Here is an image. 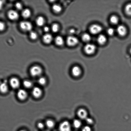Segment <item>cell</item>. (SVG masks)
I'll return each instance as SVG.
<instances>
[{
	"mask_svg": "<svg viewBox=\"0 0 131 131\" xmlns=\"http://www.w3.org/2000/svg\"><path fill=\"white\" fill-rule=\"evenodd\" d=\"M73 125L75 128H79L81 126V122L79 120L76 119V120H74L73 122Z\"/></svg>",
	"mask_w": 131,
	"mask_h": 131,
	"instance_id": "cell-26",
	"label": "cell"
},
{
	"mask_svg": "<svg viewBox=\"0 0 131 131\" xmlns=\"http://www.w3.org/2000/svg\"><path fill=\"white\" fill-rule=\"evenodd\" d=\"M72 73L74 76L78 77L82 73V70L79 67L75 66L72 69Z\"/></svg>",
	"mask_w": 131,
	"mask_h": 131,
	"instance_id": "cell-13",
	"label": "cell"
},
{
	"mask_svg": "<svg viewBox=\"0 0 131 131\" xmlns=\"http://www.w3.org/2000/svg\"><path fill=\"white\" fill-rule=\"evenodd\" d=\"M110 21L113 24H117L119 22L118 18L115 15H113L110 18Z\"/></svg>",
	"mask_w": 131,
	"mask_h": 131,
	"instance_id": "cell-23",
	"label": "cell"
},
{
	"mask_svg": "<svg viewBox=\"0 0 131 131\" xmlns=\"http://www.w3.org/2000/svg\"><path fill=\"white\" fill-rule=\"evenodd\" d=\"M79 42L78 38L72 36L68 37L66 39V43L70 47H74Z\"/></svg>",
	"mask_w": 131,
	"mask_h": 131,
	"instance_id": "cell-4",
	"label": "cell"
},
{
	"mask_svg": "<svg viewBox=\"0 0 131 131\" xmlns=\"http://www.w3.org/2000/svg\"><path fill=\"white\" fill-rule=\"evenodd\" d=\"M31 13L30 10L28 9H25L23 10L22 12V16L25 18H28L30 17Z\"/></svg>",
	"mask_w": 131,
	"mask_h": 131,
	"instance_id": "cell-19",
	"label": "cell"
},
{
	"mask_svg": "<svg viewBox=\"0 0 131 131\" xmlns=\"http://www.w3.org/2000/svg\"><path fill=\"white\" fill-rule=\"evenodd\" d=\"M7 16L10 20H15L18 19L19 15L17 12L12 10H9L8 12Z\"/></svg>",
	"mask_w": 131,
	"mask_h": 131,
	"instance_id": "cell-7",
	"label": "cell"
},
{
	"mask_svg": "<svg viewBox=\"0 0 131 131\" xmlns=\"http://www.w3.org/2000/svg\"><path fill=\"white\" fill-rule=\"evenodd\" d=\"M45 124L47 128L49 129H52L55 126V123L53 121L49 119L46 121Z\"/></svg>",
	"mask_w": 131,
	"mask_h": 131,
	"instance_id": "cell-21",
	"label": "cell"
},
{
	"mask_svg": "<svg viewBox=\"0 0 131 131\" xmlns=\"http://www.w3.org/2000/svg\"><path fill=\"white\" fill-rule=\"evenodd\" d=\"M29 72L32 76L34 77H39L42 74V69L38 66H34L30 68Z\"/></svg>",
	"mask_w": 131,
	"mask_h": 131,
	"instance_id": "cell-1",
	"label": "cell"
},
{
	"mask_svg": "<svg viewBox=\"0 0 131 131\" xmlns=\"http://www.w3.org/2000/svg\"><path fill=\"white\" fill-rule=\"evenodd\" d=\"M53 39V38L52 35L48 33L44 35L43 37V42L46 44L51 43L52 42Z\"/></svg>",
	"mask_w": 131,
	"mask_h": 131,
	"instance_id": "cell-15",
	"label": "cell"
},
{
	"mask_svg": "<svg viewBox=\"0 0 131 131\" xmlns=\"http://www.w3.org/2000/svg\"><path fill=\"white\" fill-rule=\"evenodd\" d=\"M130 53L131 54V48L130 49Z\"/></svg>",
	"mask_w": 131,
	"mask_h": 131,
	"instance_id": "cell-40",
	"label": "cell"
},
{
	"mask_svg": "<svg viewBox=\"0 0 131 131\" xmlns=\"http://www.w3.org/2000/svg\"><path fill=\"white\" fill-rule=\"evenodd\" d=\"M8 85L6 82H3L0 84V92L3 94L7 93L8 91Z\"/></svg>",
	"mask_w": 131,
	"mask_h": 131,
	"instance_id": "cell-14",
	"label": "cell"
},
{
	"mask_svg": "<svg viewBox=\"0 0 131 131\" xmlns=\"http://www.w3.org/2000/svg\"><path fill=\"white\" fill-rule=\"evenodd\" d=\"M49 131L46 130H44V131Z\"/></svg>",
	"mask_w": 131,
	"mask_h": 131,
	"instance_id": "cell-41",
	"label": "cell"
},
{
	"mask_svg": "<svg viewBox=\"0 0 131 131\" xmlns=\"http://www.w3.org/2000/svg\"><path fill=\"white\" fill-rule=\"evenodd\" d=\"M36 23L38 26H43L44 25L45 23V20L44 18L41 16H38L36 19Z\"/></svg>",
	"mask_w": 131,
	"mask_h": 131,
	"instance_id": "cell-17",
	"label": "cell"
},
{
	"mask_svg": "<svg viewBox=\"0 0 131 131\" xmlns=\"http://www.w3.org/2000/svg\"><path fill=\"white\" fill-rule=\"evenodd\" d=\"M108 34L110 36H113L115 33V30L113 28H109L107 30Z\"/></svg>",
	"mask_w": 131,
	"mask_h": 131,
	"instance_id": "cell-31",
	"label": "cell"
},
{
	"mask_svg": "<svg viewBox=\"0 0 131 131\" xmlns=\"http://www.w3.org/2000/svg\"><path fill=\"white\" fill-rule=\"evenodd\" d=\"M107 39L106 36L103 35H100L97 38V42L99 44L103 45L106 43Z\"/></svg>",
	"mask_w": 131,
	"mask_h": 131,
	"instance_id": "cell-16",
	"label": "cell"
},
{
	"mask_svg": "<svg viewBox=\"0 0 131 131\" xmlns=\"http://www.w3.org/2000/svg\"><path fill=\"white\" fill-rule=\"evenodd\" d=\"M23 85L24 87L27 88H29L32 87L33 86V83L29 80H25L23 82Z\"/></svg>",
	"mask_w": 131,
	"mask_h": 131,
	"instance_id": "cell-24",
	"label": "cell"
},
{
	"mask_svg": "<svg viewBox=\"0 0 131 131\" xmlns=\"http://www.w3.org/2000/svg\"><path fill=\"white\" fill-rule=\"evenodd\" d=\"M19 131H26V130H21Z\"/></svg>",
	"mask_w": 131,
	"mask_h": 131,
	"instance_id": "cell-39",
	"label": "cell"
},
{
	"mask_svg": "<svg viewBox=\"0 0 131 131\" xmlns=\"http://www.w3.org/2000/svg\"><path fill=\"white\" fill-rule=\"evenodd\" d=\"M126 13L127 15L131 16V4L129 3L127 5L125 8Z\"/></svg>",
	"mask_w": 131,
	"mask_h": 131,
	"instance_id": "cell-25",
	"label": "cell"
},
{
	"mask_svg": "<svg viewBox=\"0 0 131 131\" xmlns=\"http://www.w3.org/2000/svg\"><path fill=\"white\" fill-rule=\"evenodd\" d=\"M44 30L45 32H48L49 31L50 29L49 27L48 26H45L44 28Z\"/></svg>",
	"mask_w": 131,
	"mask_h": 131,
	"instance_id": "cell-36",
	"label": "cell"
},
{
	"mask_svg": "<svg viewBox=\"0 0 131 131\" xmlns=\"http://www.w3.org/2000/svg\"><path fill=\"white\" fill-rule=\"evenodd\" d=\"M82 39L85 42H89L91 39V36L88 33H85L82 36Z\"/></svg>",
	"mask_w": 131,
	"mask_h": 131,
	"instance_id": "cell-22",
	"label": "cell"
},
{
	"mask_svg": "<svg viewBox=\"0 0 131 131\" xmlns=\"http://www.w3.org/2000/svg\"><path fill=\"white\" fill-rule=\"evenodd\" d=\"M9 84L12 88L14 89H16L20 86V82L17 78H13L10 79Z\"/></svg>",
	"mask_w": 131,
	"mask_h": 131,
	"instance_id": "cell-8",
	"label": "cell"
},
{
	"mask_svg": "<svg viewBox=\"0 0 131 131\" xmlns=\"http://www.w3.org/2000/svg\"><path fill=\"white\" fill-rule=\"evenodd\" d=\"M96 49V46L92 43H88L85 46L84 50L87 54H93L95 52Z\"/></svg>",
	"mask_w": 131,
	"mask_h": 131,
	"instance_id": "cell-3",
	"label": "cell"
},
{
	"mask_svg": "<svg viewBox=\"0 0 131 131\" xmlns=\"http://www.w3.org/2000/svg\"><path fill=\"white\" fill-rule=\"evenodd\" d=\"M52 9L53 11L56 13H59L62 10V8L61 6L57 4H55L52 6Z\"/></svg>",
	"mask_w": 131,
	"mask_h": 131,
	"instance_id": "cell-20",
	"label": "cell"
},
{
	"mask_svg": "<svg viewBox=\"0 0 131 131\" xmlns=\"http://www.w3.org/2000/svg\"><path fill=\"white\" fill-rule=\"evenodd\" d=\"M47 82L46 78L43 77H41L38 79V83L41 85L44 86L45 85Z\"/></svg>",
	"mask_w": 131,
	"mask_h": 131,
	"instance_id": "cell-28",
	"label": "cell"
},
{
	"mask_svg": "<svg viewBox=\"0 0 131 131\" xmlns=\"http://www.w3.org/2000/svg\"><path fill=\"white\" fill-rule=\"evenodd\" d=\"M117 31L119 35L124 36L126 34L127 30L126 28L124 25H120L117 28Z\"/></svg>",
	"mask_w": 131,
	"mask_h": 131,
	"instance_id": "cell-11",
	"label": "cell"
},
{
	"mask_svg": "<svg viewBox=\"0 0 131 131\" xmlns=\"http://www.w3.org/2000/svg\"><path fill=\"white\" fill-rule=\"evenodd\" d=\"M59 129L60 131H71V126L69 122L65 121L60 124Z\"/></svg>",
	"mask_w": 131,
	"mask_h": 131,
	"instance_id": "cell-5",
	"label": "cell"
},
{
	"mask_svg": "<svg viewBox=\"0 0 131 131\" xmlns=\"http://www.w3.org/2000/svg\"><path fill=\"white\" fill-rule=\"evenodd\" d=\"M86 121L87 123L89 124H92L93 123V120L90 118H87L86 119Z\"/></svg>",
	"mask_w": 131,
	"mask_h": 131,
	"instance_id": "cell-35",
	"label": "cell"
},
{
	"mask_svg": "<svg viewBox=\"0 0 131 131\" xmlns=\"http://www.w3.org/2000/svg\"><path fill=\"white\" fill-rule=\"evenodd\" d=\"M4 3V1H0V10L2 9Z\"/></svg>",
	"mask_w": 131,
	"mask_h": 131,
	"instance_id": "cell-37",
	"label": "cell"
},
{
	"mask_svg": "<svg viewBox=\"0 0 131 131\" xmlns=\"http://www.w3.org/2000/svg\"><path fill=\"white\" fill-rule=\"evenodd\" d=\"M37 127L39 129H43L44 127V124L42 123H38L37 124Z\"/></svg>",
	"mask_w": 131,
	"mask_h": 131,
	"instance_id": "cell-33",
	"label": "cell"
},
{
	"mask_svg": "<svg viewBox=\"0 0 131 131\" xmlns=\"http://www.w3.org/2000/svg\"><path fill=\"white\" fill-rule=\"evenodd\" d=\"M91 128L88 126H85L82 129V131H91Z\"/></svg>",
	"mask_w": 131,
	"mask_h": 131,
	"instance_id": "cell-34",
	"label": "cell"
},
{
	"mask_svg": "<svg viewBox=\"0 0 131 131\" xmlns=\"http://www.w3.org/2000/svg\"><path fill=\"white\" fill-rule=\"evenodd\" d=\"M78 116L81 119H86L87 118L88 113L86 110L84 109L81 108L78 110L77 112Z\"/></svg>",
	"mask_w": 131,
	"mask_h": 131,
	"instance_id": "cell-12",
	"label": "cell"
},
{
	"mask_svg": "<svg viewBox=\"0 0 131 131\" xmlns=\"http://www.w3.org/2000/svg\"><path fill=\"white\" fill-rule=\"evenodd\" d=\"M15 7L17 10H21L23 8V5L20 3L17 2L15 4Z\"/></svg>",
	"mask_w": 131,
	"mask_h": 131,
	"instance_id": "cell-30",
	"label": "cell"
},
{
	"mask_svg": "<svg viewBox=\"0 0 131 131\" xmlns=\"http://www.w3.org/2000/svg\"><path fill=\"white\" fill-rule=\"evenodd\" d=\"M29 37L30 38L33 40H35L38 37V35L37 33L34 31H31L29 33Z\"/></svg>",
	"mask_w": 131,
	"mask_h": 131,
	"instance_id": "cell-29",
	"label": "cell"
},
{
	"mask_svg": "<svg viewBox=\"0 0 131 131\" xmlns=\"http://www.w3.org/2000/svg\"><path fill=\"white\" fill-rule=\"evenodd\" d=\"M17 96L19 100L21 101H24L26 99L27 97V93L25 90L21 89L18 91Z\"/></svg>",
	"mask_w": 131,
	"mask_h": 131,
	"instance_id": "cell-9",
	"label": "cell"
},
{
	"mask_svg": "<svg viewBox=\"0 0 131 131\" xmlns=\"http://www.w3.org/2000/svg\"><path fill=\"white\" fill-rule=\"evenodd\" d=\"M19 25L21 29L24 31H31L33 28V25L31 23L26 21L21 22Z\"/></svg>",
	"mask_w": 131,
	"mask_h": 131,
	"instance_id": "cell-2",
	"label": "cell"
},
{
	"mask_svg": "<svg viewBox=\"0 0 131 131\" xmlns=\"http://www.w3.org/2000/svg\"><path fill=\"white\" fill-rule=\"evenodd\" d=\"M102 28L100 26L97 24H93L89 28L90 32L92 34H97L101 32L102 30Z\"/></svg>",
	"mask_w": 131,
	"mask_h": 131,
	"instance_id": "cell-6",
	"label": "cell"
},
{
	"mask_svg": "<svg viewBox=\"0 0 131 131\" xmlns=\"http://www.w3.org/2000/svg\"><path fill=\"white\" fill-rule=\"evenodd\" d=\"M75 31L74 29H71L70 30V32L71 34H74L75 33Z\"/></svg>",
	"mask_w": 131,
	"mask_h": 131,
	"instance_id": "cell-38",
	"label": "cell"
},
{
	"mask_svg": "<svg viewBox=\"0 0 131 131\" xmlns=\"http://www.w3.org/2000/svg\"><path fill=\"white\" fill-rule=\"evenodd\" d=\"M32 95L36 98H39L42 96V90L39 87H34L32 90Z\"/></svg>",
	"mask_w": 131,
	"mask_h": 131,
	"instance_id": "cell-10",
	"label": "cell"
},
{
	"mask_svg": "<svg viewBox=\"0 0 131 131\" xmlns=\"http://www.w3.org/2000/svg\"><path fill=\"white\" fill-rule=\"evenodd\" d=\"M55 42L57 45L61 46L64 45V41L62 37L58 36L55 38Z\"/></svg>",
	"mask_w": 131,
	"mask_h": 131,
	"instance_id": "cell-18",
	"label": "cell"
},
{
	"mask_svg": "<svg viewBox=\"0 0 131 131\" xmlns=\"http://www.w3.org/2000/svg\"><path fill=\"white\" fill-rule=\"evenodd\" d=\"M5 26L4 23L3 22L0 21V31H3L5 29Z\"/></svg>",
	"mask_w": 131,
	"mask_h": 131,
	"instance_id": "cell-32",
	"label": "cell"
},
{
	"mask_svg": "<svg viewBox=\"0 0 131 131\" xmlns=\"http://www.w3.org/2000/svg\"><path fill=\"white\" fill-rule=\"evenodd\" d=\"M59 29V26L58 24H53L51 27V29L52 31L54 33L57 32Z\"/></svg>",
	"mask_w": 131,
	"mask_h": 131,
	"instance_id": "cell-27",
	"label": "cell"
}]
</instances>
